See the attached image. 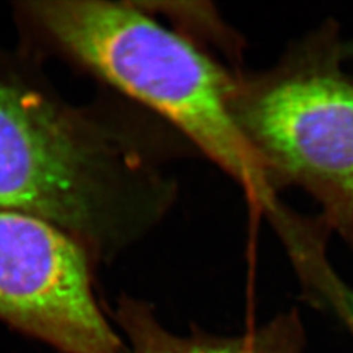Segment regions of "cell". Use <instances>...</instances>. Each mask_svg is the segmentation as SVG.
Masks as SVG:
<instances>
[{
    "instance_id": "obj_1",
    "label": "cell",
    "mask_w": 353,
    "mask_h": 353,
    "mask_svg": "<svg viewBox=\"0 0 353 353\" xmlns=\"http://www.w3.org/2000/svg\"><path fill=\"white\" fill-rule=\"evenodd\" d=\"M30 13L80 63L178 127L261 214L278 201L230 109L237 75L130 4L50 0Z\"/></svg>"
},
{
    "instance_id": "obj_2",
    "label": "cell",
    "mask_w": 353,
    "mask_h": 353,
    "mask_svg": "<svg viewBox=\"0 0 353 353\" xmlns=\"http://www.w3.org/2000/svg\"><path fill=\"white\" fill-rule=\"evenodd\" d=\"M328 19L292 41L268 70L236 76L230 109L279 192L299 188L353 248V77Z\"/></svg>"
},
{
    "instance_id": "obj_3",
    "label": "cell",
    "mask_w": 353,
    "mask_h": 353,
    "mask_svg": "<svg viewBox=\"0 0 353 353\" xmlns=\"http://www.w3.org/2000/svg\"><path fill=\"white\" fill-rule=\"evenodd\" d=\"M117 157L80 118L0 79V211L103 241L118 221Z\"/></svg>"
},
{
    "instance_id": "obj_4",
    "label": "cell",
    "mask_w": 353,
    "mask_h": 353,
    "mask_svg": "<svg viewBox=\"0 0 353 353\" xmlns=\"http://www.w3.org/2000/svg\"><path fill=\"white\" fill-rule=\"evenodd\" d=\"M0 318L68 353H119L87 255L63 229L0 211Z\"/></svg>"
},
{
    "instance_id": "obj_5",
    "label": "cell",
    "mask_w": 353,
    "mask_h": 353,
    "mask_svg": "<svg viewBox=\"0 0 353 353\" xmlns=\"http://www.w3.org/2000/svg\"><path fill=\"white\" fill-rule=\"evenodd\" d=\"M307 301L330 310L353 336V288L328 262L330 233L316 219L299 217L279 233Z\"/></svg>"
},
{
    "instance_id": "obj_6",
    "label": "cell",
    "mask_w": 353,
    "mask_h": 353,
    "mask_svg": "<svg viewBox=\"0 0 353 353\" xmlns=\"http://www.w3.org/2000/svg\"><path fill=\"white\" fill-rule=\"evenodd\" d=\"M305 345L303 321L292 310L241 338L174 344L156 353H303Z\"/></svg>"
},
{
    "instance_id": "obj_7",
    "label": "cell",
    "mask_w": 353,
    "mask_h": 353,
    "mask_svg": "<svg viewBox=\"0 0 353 353\" xmlns=\"http://www.w3.org/2000/svg\"><path fill=\"white\" fill-rule=\"evenodd\" d=\"M343 59L345 62L353 63V38L343 41Z\"/></svg>"
}]
</instances>
